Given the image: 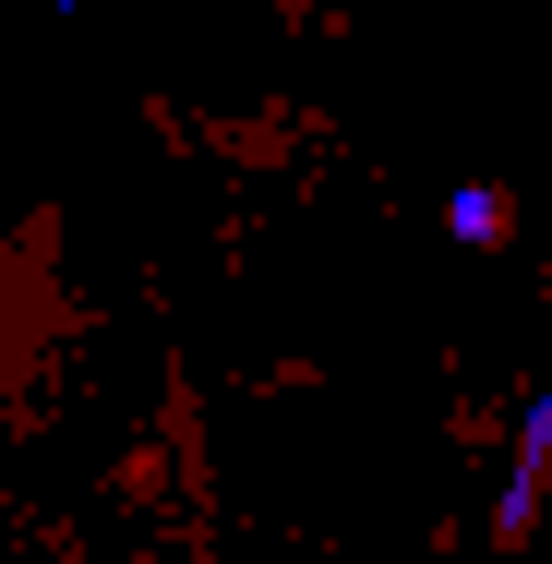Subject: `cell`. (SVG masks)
Segmentation results:
<instances>
[{"mask_svg":"<svg viewBox=\"0 0 552 564\" xmlns=\"http://www.w3.org/2000/svg\"><path fill=\"white\" fill-rule=\"evenodd\" d=\"M444 217H456V240L480 252V240H505V193H493V181H468V193H456Z\"/></svg>","mask_w":552,"mask_h":564,"instance_id":"obj_1","label":"cell"},{"mask_svg":"<svg viewBox=\"0 0 552 564\" xmlns=\"http://www.w3.org/2000/svg\"><path fill=\"white\" fill-rule=\"evenodd\" d=\"M48 12H73V0H48Z\"/></svg>","mask_w":552,"mask_h":564,"instance_id":"obj_2","label":"cell"}]
</instances>
